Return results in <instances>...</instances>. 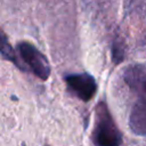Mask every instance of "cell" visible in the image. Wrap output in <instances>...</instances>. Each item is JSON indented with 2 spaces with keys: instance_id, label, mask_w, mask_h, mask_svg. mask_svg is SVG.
I'll return each mask as SVG.
<instances>
[{
  "instance_id": "obj_2",
  "label": "cell",
  "mask_w": 146,
  "mask_h": 146,
  "mask_svg": "<svg viewBox=\"0 0 146 146\" xmlns=\"http://www.w3.org/2000/svg\"><path fill=\"white\" fill-rule=\"evenodd\" d=\"M21 57L27 65V70L32 71L39 79L47 80L50 75V66L44 55L38 50L32 43L22 41L17 44Z\"/></svg>"
},
{
  "instance_id": "obj_6",
  "label": "cell",
  "mask_w": 146,
  "mask_h": 146,
  "mask_svg": "<svg viewBox=\"0 0 146 146\" xmlns=\"http://www.w3.org/2000/svg\"><path fill=\"white\" fill-rule=\"evenodd\" d=\"M1 54H2V57H3V58H6L7 60L14 63L19 70H22V71H25V70H26V68L21 64V62L18 60L17 55L15 54L14 49L11 48V46L8 43L7 38H6V35H5L3 33H2V36H1Z\"/></svg>"
},
{
  "instance_id": "obj_4",
  "label": "cell",
  "mask_w": 146,
  "mask_h": 146,
  "mask_svg": "<svg viewBox=\"0 0 146 146\" xmlns=\"http://www.w3.org/2000/svg\"><path fill=\"white\" fill-rule=\"evenodd\" d=\"M123 79L128 87L138 96V99H146V67L144 65H131L125 68Z\"/></svg>"
},
{
  "instance_id": "obj_3",
  "label": "cell",
  "mask_w": 146,
  "mask_h": 146,
  "mask_svg": "<svg viewBox=\"0 0 146 146\" xmlns=\"http://www.w3.org/2000/svg\"><path fill=\"white\" fill-rule=\"evenodd\" d=\"M64 79L67 88L79 99L88 102L95 96L97 90V83L92 75L88 73L68 74Z\"/></svg>"
},
{
  "instance_id": "obj_1",
  "label": "cell",
  "mask_w": 146,
  "mask_h": 146,
  "mask_svg": "<svg viewBox=\"0 0 146 146\" xmlns=\"http://www.w3.org/2000/svg\"><path fill=\"white\" fill-rule=\"evenodd\" d=\"M91 139L95 146H121L122 144V135L105 103L96 106Z\"/></svg>"
},
{
  "instance_id": "obj_5",
  "label": "cell",
  "mask_w": 146,
  "mask_h": 146,
  "mask_svg": "<svg viewBox=\"0 0 146 146\" xmlns=\"http://www.w3.org/2000/svg\"><path fill=\"white\" fill-rule=\"evenodd\" d=\"M129 125L135 135L146 136V99H138L133 105L129 116Z\"/></svg>"
}]
</instances>
